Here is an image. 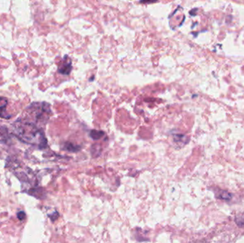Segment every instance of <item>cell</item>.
Segmentation results:
<instances>
[{"instance_id":"5","label":"cell","mask_w":244,"mask_h":243,"mask_svg":"<svg viewBox=\"0 0 244 243\" xmlns=\"http://www.w3.org/2000/svg\"><path fill=\"white\" fill-rule=\"evenodd\" d=\"M7 99L6 98L0 97V117L2 119H10L11 116L8 114L6 111V108L7 106Z\"/></svg>"},{"instance_id":"6","label":"cell","mask_w":244,"mask_h":243,"mask_svg":"<svg viewBox=\"0 0 244 243\" xmlns=\"http://www.w3.org/2000/svg\"><path fill=\"white\" fill-rule=\"evenodd\" d=\"M216 197L218 199L223 200V201H230L232 198V194L226 190H219L216 193Z\"/></svg>"},{"instance_id":"4","label":"cell","mask_w":244,"mask_h":243,"mask_svg":"<svg viewBox=\"0 0 244 243\" xmlns=\"http://www.w3.org/2000/svg\"><path fill=\"white\" fill-rule=\"evenodd\" d=\"M11 141V135L8 128L5 126H0V143L6 144Z\"/></svg>"},{"instance_id":"7","label":"cell","mask_w":244,"mask_h":243,"mask_svg":"<svg viewBox=\"0 0 244 243\" xmlns=\"http://www.w3.org/2000/svg\"><path fill=\"white\" fill-rule=\"evenodd\" d=\"M89 135L93 140H99L104 135V132L101 131L92 130L91 131Z\"/></svg>"},{"instance_id":"3","label":"cell","mask_w":244,"mask_h":243,"mask_svg":"<svg viewBox=\"0 0 244 243\" xmlns=\"http://www.w3.org/2000/svg\"><path fill=\"white\" fill-rule=\"evenodd\" d=\"M72 70V60H70L67 55L64 56L63 61L59 65L58 67V72L62 75H68L70 74Z\"/></svg>"},{"instance_id":"9","label":"cell","mask_w":244,"mask_h":243,"mask_svg":"<svg viewBox=\"0 0 244 243\" xmlns=\"http://www.w3.org/2000/svg\"><path fill=\"white\" fill-rule=\"evenodd\" d=\"M236 223L238 225V227L244 226V212L236 217Z\"/></svg>"},{"instance_id":"8","label":"cell","mask_w":244,"mask_h":243,"mask_svg":"<svg viewBox=\"0 0 244 243\" xmlns=\"http://www.w3.org/2000/svg\"><path fill=\"white\" fill-rule=\"evenodd\" d=\"M64 148H65L66 150H69V151L70 152H76L80 150V148H79V146L73 145L72 143H66Z\"/></svg>"},{"instance_id":"2","label":"cell","mask_w":244,"mask_h":243,"mask_svg":"<svg viewBox=\"0 0 244 243\" xmlns=\"http://www.w3.org/2000/svg\"><path fill=\"white\" fill-rule=\"evenodd\" d=\"M51 115V110L48 103L34 102L27 109L26 117L24 119L41 128L47 123Z\"/></svg>"},{"instance_id":"1","label":"cell","mask_w":244,"mask_h":243,"mask_svg":"<svg viewBox=\"0 0 244 243\" xmlns=\"http://www.w3.org/2000/svg\"><path fill=\"white\" fill-rule=\"evenodd\" d=\"M12 131L19 140L32 146L44 149L47 147V140L40 127L25 119H20L13 123Z\"/></svg>"},{"instance_id":"10","label":"cell","mask_w":244,"mask_h":243,"mask_svg":"<svg viewBox=\"0 0 244 243\" xmlns=\"http://www.w3.org/2000/svg\"><path fill=\"white\" fill-rule=\"evenodd\" d=\"M185 140H186V136L183 135H177L174 136V141L175 142H183L185 144L186 143H185Z\"/></svg>"},{"instance_id":"12","label":"cell","mask_w":244,"mask_h":243,"mask_svg":"<svg viewBox=\"0 0 244 243\" xmlns=\"http://www.w3.org/2000/svg\"><path fill=\"white\" fill-rule=\"evenodd\" d=\"M159 0H140L139 3L141 4H152L158 2Z\"/></svg>"},{"instance_id":"11","label":"cell","mask_w":244,"mask_h":243,"mask_svg":"<svg viewBox=\"0 0 244 243\" xmlns=\"http://www.w3.org/2000/svg\"><path fill=\"white\" fill-rule=\"evenodd\" d=\"M17 218H18L19 220H24L26 218V213L24 211H19L17 212Z\"/></svg>"},{"instance_id":"14","label":"cell","mask_w":244,"mask_h":243,"mask_svg":"<svg viewBox=\"0 0 244 243\" xmlns=\"http://www.w3.org/2000/svg\"><path fill=\"white\" fill-rule=\"evenodd\" d=\"M93 79H94V76H92V79H90V81H92L93 80Z\"/></svg>"},{"instance_id":"13","label":"cell","mask_w":244,"mask_h":243,"mask_svg":"<svg viewBox=\"0 0 244 243\" xmlns=\"http://www.w3.org/2000/svg\"><path fill=\"white\" fill-rule=\"evenodd\" d=\"M198 9H192L191 11H190V12H189V14L191 15V16H196V12H195L196 10H197Z\"/></svg>"}]
</instances>
